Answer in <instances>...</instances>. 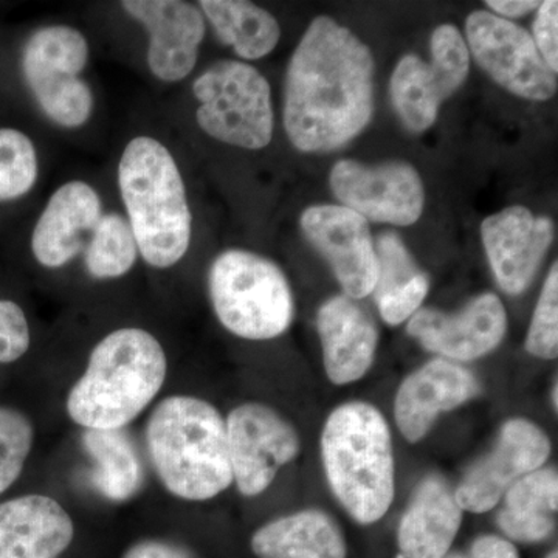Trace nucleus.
I'll return each instance as SVG.
<instances>
[{
	"mask_svg": "<svg viewBox=\"0 0 558 558\" xmlns=\"http://www.w3.org/2000/svg\"><path fill=\"white\" fill-rule=\"evenodd\" d=\"M369 47L330 17L312 21L290 58L286 134L301 153H328L368 126L374 113Z\"/></svg>",
	"mask_w": 558,
	"mask_h": 558,
	"instance_id": "1",
	"label": "nucleus"
},
{
	"mask_svg": "<svg viewBox=\"0 0 558 558\" xmlns=\"http://www.w3.org/2000/svg\"><path fill=\"white\" fill-rule=\"evenodd\" d=\"M167 374V352L153 333L112 330L92 349L86 371L70 389L69 417L86 429H123L153 403Z\"/></svg>",
	"mask_w": 558,
	"mask_h": 558,
	"instance_id": "2",
	"label": "nucleus"
},
{
	"mask_svg": "<svg viewBox=\"0 0 558 558\" xmlns=\"http://www.w3.org/2000/svg\"><path fill=\"white\" fill-rule=\"evenodd\" d=\"M117 179L138 255L153 269L178 266L190 250L193 215L171 150L149 135L130 140Z\"/></svg>",
	"mask_w": 558,
	"mask_h": 558,
	"instance_id": "3",
	"label": "nucleus"
},
{
	"mask_svg": "<svg viewBox=\"0 0 558 558\" xmlns=\"http://www.w3.org/2000/svg\"><path fill=\"white\" fill-rule=\"evenodd\" d=\"M146 450L157 478L185 501H208L233 484L226 418L194 396L157 403L146 424Z\"/></svg>",
	"mask_w": 558,
	"mask_h": 558,
	"instance_id": "4",
	"label": "nucleus"
},
{
	"mask_svg": "<svg viewBox=\"0 0 558 558\" xmlns=\"http://www.w3.org/2000/svg\"><path fill=\"white\" fill-rule=\"evenodd\" d=\"M323 464L333 495L360 524H373L395 499V454L387 418L366 402L333 410L322 436Z\"/></svg>",
	"mask_w": 558,
	"mask_h": 558,
	"instance_id": "5",
	"label": "nucleus"
},
{
	"mask_svg": "<svg viewBox=\"0 0 558 558\" xmlns=\"http://www.w3.org/2000/svg\"><path fill=\"white\" fill-rule=\"evenodd\" d=\"M208 292L220 325L241 339H277L293 322V296L277 264L258 253L231 248L213 260Z\"/></svg>",
	"mask_w": 558,
	"mask_h": 558,
	"instance_id": "6",
	"label": "nucleus"
},
{
	"mask_svg": "<svg viewBox=\"0 0 558 558\" xmlns=\"http://www.w3.org/2000/svg\"><path fill=\"white\" fill-rule=\"evenodd\" d=\"M89 40L70 25H46L28 35L21 49L22 81L47 120L64 130H80L94 113Z\"/></svg>",
	"mask_w": 558,
	"mask_h": 558,
	"instance_id": "7",
	"label": "nucleus"
},
{
	"mask_svg": "<svg viewBox=\"0 0 558 558\" xmlns=\"http://www.w3.org/2000/svg\"><path fill=\"white\" fill-rule=\"evenodd\" d=\"M196 121L208 137L234 148L258 150L274 138L269 81L247 62L220 60L193 83Z\"/></svg>",
	"mask_w": 558,
	"mask_h": 558,
	"instance_id": "8",
	"label": "nucleus"
},
{
	"mask_svg": "<svg viewBox=\"0 0 558 558\" xmlns=\"http://www.w3.org/2000/svg\"><path fill=\"white\" fill-rule=\"evenodd\" d=\"M465 35L480 68L510 94L531 101H548L556 95L557 73L543 61L524 28L478 10L468 17Z\"/></svg>",
	"mask_w": 558,
	"mask_h": 558,
	"instance_id": "9",
	"label": "nucleus"
},
{
	"mask_svg": "<svg viewBox=\"0 0 558 558\" xmlns=\"http://www.w3.org/2000/svg\"><path fill=\"white\" fill-rule=\"evenodd\" d=\"M233 483L244 497H258L279 470L300 453L296 429L263 403H242L226 421Z\"/></svg>",
	"mask_w": 558,
	"mask_h": 558,
	"instance_id": "10",
	"label": "nucleus"
},
{
	"mask_svg": "<svg viewBox=\"0 0 558 558\" xmlns=\"http://www.w3.org/2000/svg\"><path fill=\"white\" fill-rule=\"evenodd\" d=\"M329 183L343 207L366 220L407 227L417 222L424 211V183L405 161L366 167L340 160L330 171Z\"/></svg>",
	"mask_w": 558,
	"mask_h": 558,
	"instance_id": "11",
	"label": "nucleus"
},
{
	"mask_svg": "<svg viewBox=\"0 0 558 558\" xmlns=\"http://www.w3.org/2000/svg\"><path fill=\"white\" fill-rule=\"evenodd\" d=\"M304 236L332 267L347 296L371 295L379 277L368 220L343 205H315L301 216Z\"/></svg>",
	"mask_w": 558,
	"mask_h": 558,
	"instance_id": "12",
	"label": "nucleus"
},
{
	"mask_svg": "<svg viewBox=\"0 0 558 558\" xmlns=\"http://www.w3.org/2000/svg\"><path fill=\"white\" fill-rule=\"evenodd\" d=\"M549 454L550 440L542 428L526 418L506 422L494 449L465 473L454 490L459 508L488 512L517 481L542 469Z\"/></svg>",
	"mask_w": 558,
	"mask_h": 558,
	"instance_id": "13",
	"label": "nucleus"
},
{
	"mask_svg": "<svg viewBox=\"0 0 558 558\" xmlns=\"http://www.w3.org/2000/svg\"><path fill=\"white\" fill-rule=\"evenodd\" d=\"M120 5L148 33L150 73L170 84L190 76L207 32L199 7L182 0H124Z\"/></svg>",
	"mask_w": 558,
	"mask_h": 558,
	"instance_id": "14",
	"label": "nucleus"
},
{
	"mask_svg": "<svg viewBox=\"0 0 558 558\" xmlns=\"http://www.w3.org/2000/svg\"><path fill=\"white\" fill-rule=\"evenodd\" d=\"M106 209L100 193L84 180H70L54 191L32 230L33 259L57 270L84 255Z\"/></svg>",
	"mask_w": 558,
	"mask_h": 558,
	"instance_id": "15",
	"label": "nucleus"
},
{
	"mask_svg": "<svg viewBox=\"0 0 558 558\" xmlns=\"http://www.w3.org/2000/svg\"><path fill=\"white\" fill-rule=\"evenodd\" d=\"M484 248L499 288L520 295L531 284L554 238L553 222L527 208L509 207L481 226Z\"/></svg>",
	"mask_w": 558,
	"mask_h": 558,
	"instance_id": "16",
	"label": "nucleus"
},
{
	"mask_svg": "<svg viewBox=\"0 0 558 558\" xmlns=\"http://www.w3.org/2000/svg\"><path fill=\"white\" fill-rule=\"evenodd\" d=\"M508 315L495 293H484L459 314L422 310L411 317L409 333L422 347L459 362L483 357L505 339Z\"/></svg>",
	"mask_w": 558,
	"mask_h": 558,
	"instance_id": "17",
	"label": "nucleus"
},
{
	"mask_svg": "<svg viewBox=\"0 0 558 558\" xmlns=\"http://www.w3.org/2000/svg\"><path fill=\"white\" fill-rule=\"evenodd\" d=\"M480 391L478 380L469 369L449 360H432L400 385L396 396V424L410 442H418L440 413L464 405Z\"/></svg>",
	"mask_w": 558,
	"mask_h": 558,
	"instance_id": "18",
	"label": "nucleus"
},
{
	"mask_svg": "<svg viewBox=\"0 0 558 558\" xmlns=\"http://www.w3.org/2000/svg\"><path fill=\"white\" fill-rule=\"evenodd\" d=\"M75 524L54 498L17 495L0 501V558H60Z\"/></svg>",
	"mask_w": 558,
	"mask_h": 558,
	"instance_id": "19",
	"label": "nucleus"
},
{
	"mask_svg": "<svg viewBox=\"0 0 558 558\" xmlns=\"http://www.w3.org/2000/svg\"><path fill=\"white\" fill-rule=\"evenodd\" d=\"M317 328L329 380L357 381L376 357L379 333L368 312L347 295L333 296L318 311Z\"/></svg>",
	"mask_w": 558,
	"mask_h": 558,
	"instance_id": "20",
	"label": "nucleus"
},
{
	"mask_svg": "<svg viewBox=\"0 0 558 558\" xmlns=\"http://www.w3.org/2000/svg\"><path fill=\"white\" fill-rule=\"evenodd\" d=\"M462 524V509L446 480L428 476L418 484L400 520V557L442 558Z\"/></svg>",
	"mask_w": 558,
	"mask_h": 558,
	"instance_id": "21",
	"label": "nucleus"
},
{
	"mask_svg": "<svg viewBox=\"0 0 558 558\" xmlns=\"http://www.w3.org/2000/svg\"><path fill=\"white\" fill-rule=\"evenodd\" d=\"M250 546L258 558H347L348 554L337 521L317 509L264 524L253 534Z\"/></svg>",
	"mask_w": 558,
	"mask_h": 558,
	"instance_id": "22",
	"label": "nucleus"
},
{
	"mask_svg": "<svg viewBox=\"0 0 558 558\" xmlns=\"http://www.w3.org/2000/svg\"><path fill=\"white\" fill-rule=\"evenodd\" d=\"M379 277L374 288V300L379 304L381 318L398 326L416 314L429 289L424 274L398 234H381L376 248Z\"/></svg>",
	"mask_w": 558,
	"mask_h": 558,
	"instance_id": "23",
	"label": "nucleus"
},
{
	"mask_svg": "<svg viewBox=\"0 0 558 558\" xmlns=\"http://www.w3.org/2000/svg\"><path fill=\"white\" fill-rule=\"evenodd\" d=\"M557 505V470H534L506 492V508L498 513V526L515 542H543L556 527Z\"/></svg>",
	"mask_w": 558,
	"mask_h": 558,
	"instance_id": "24",
	"label": "nucleus"
},
{
	"mask_svg": "<svg viewBox=\"0 0 558 558\" xmlns=\"http://www.w3.org/2000/svg\"><path fill=\"white\" fill-rule=\"evenodd\" d=\"M202 14L216 36L245 61L267 57L281 38L277 17L245 0H202Z\"/></svg>",
	"mask_w": 558,
	"mask_h": 558,
	"instance_id": "25",
	"label": "nucleus"
},
{
	"mask_svg": "<svg viewBox=\"0 0 558 558\" xmlns=\"http://www.w3.org/2000/svg\"><path fill=\"white\" fill-rule=\"evenodd\" d=\"M391 101L403 126L424 132L438 119L440 102L446 100L432 65L416 54H407L391 76Z\"/></svg>",
	"mask_w": 558,
	"mask_h": 558,
	"instance_id": "26",
	"label": "nucleus"
},
{
	"mask_svg": "<svg viewBox=\"0 0 558 558\" xmlns=\"http://www.w3.org/2000/svg\"><path fill=\"white\" fill-rule=\"evenodd\" d=\"M84 446L95 459V483L101 494L124 501L137 494L142 484V464L131 440L121 429L84 433Z\"/></svg>",
	"mask_w": 558,
	"mask_h": 558,
	"instance_id": "27",
	"label": "nucleus"
},
{
	"mask_svg": "<svg viewBox=\"0 0 558 558\" xmlns=\"http://www.w3.org/2000/svg\"><path fill=\"white\" fill-rule=\"evenodd\" d=\"M137 259V242L126 216L106 211L83 255L87 274L100 281L121 278L130 274Z\"/></svg>",
	"mask_w": 558,
	"mask_h": 558,
	"instance_id": "28",
	"label": "nucleus"
},
{
	"mask_svg": "<svg viewBox=\"0 0 558 558\" xmlns=\"http://www.w3.org/2000/svg\"><path fill=\"white\" fill-rule=\"evenodd\" d=\"M39 179L33 140L17 128L0 126V205L24 199Z\"/></svg>",
	"mask_w": 558,
	"mask_h": 558,
	"instance_id": "29",
	"label": "nucleus"
},
{
	"mask_svg": "<svg viewBox=\"0 0 558 558\" xmlns=\"http://www.w3.org/2000/svg\"><path fill=\"white\" fill-rule=\"evenodd\" d=\"M35 446V425L17 407L0 403V497L21 480Z\"/></svg>",
	"mask_w": 558,
	"mask_h": 558,
	"instance_id": "30",
	"label": "nucleus"
},
{
	"mask_svg": "<svg viewBox=\"0 0 558 558\" xmlns=\"http://www.w3.org/2000/svg\"><path fill=\"white\" fill-rule=\"evenodd\" d=\"M432 65L446 98L454 94L469 75L470 51L461 32L453 25H440L432 36Z\"/></svg>",
	"mask_w": 558,
	"mask_h": 558,
	"instance_id": "31",
	"label": "nucleus"
},
{
	"mask_svg": "<svg viewBox=\"0 0 558 558\" xmlns=\"http://www.w3.org/2000/svg\"><path fill=\"white\" fill-rule=\"evenodd\" d=\"M526 349L535 357L553 360L558 354V269H550L535 307Z\"/></svg>",
	"mask_w": 558,
	"mask_h": 558,
	"instance_id": "32",
	"label": "nucleus"
},
{
	"mask_svg": "<svg viewBox=\"0 0 558 558\" xmlns=\"http://www.w3.org/2000/svg\"><path fill=\"white\" fill-rule=\"evenodd\" d=\"M32 329L24 307L16 300L0 296V366H13L27 355Z\"/></svg>",
	"mask_w": 558,
	"mask_h": 558,
	"instance_id": "33",
	"label": "nucleus"
},
{
	"mask_svg": "<svg viewBox=\"0 0 558 558\" xmlns=\"http://www.w3.org/2000/svg\"><path fill=\"white\" fill-rule=\"evenodd\" d=\"M558 3L556 0H546L539 3L537 20L534 22L535 46L543 61L554 73L558 72Z\"/></svg>",
	"mask_w": 558,
	"mask_h": 558,
	"instance_id": "34",
	"label": "nucleus"
},
{
	"mask_svg": "<svg viewBox=\"0 0 558 558\" xmlns=\"http://www.w3.org/2000/svg\"><path fill=\"white\" fill-rule=\"evenodd\" d=\"M442 558H520L519 549L498 535H481L465 550L447 553Z\"/></svg>",
	"mask_w": 558,
	"mask_h": 558,
	"instance_id": "35",
	"label": "nucleus"
},
{
	"mask_svg": "<svg viewBox=\"0 0 558 558\" xmlns=\"http://www.w3.org/2000/svg\"><path fill=\"white\" fill-rule=\"evenodd\" d=\"M123 558H191L190 554L174 543L160 539H145L135 543L124 553Z\"/></svg>",
	"mask_w": 558,
	"mask_h": 558,
	"instance_id": "36",
	"label": "nucleus"
},
{
	"mask_svg": "<svg viewBox=\"0 0 558 558\" xmlns=\"http://www.w3.org/2000/svg\"><path fill=\"white\" fill-rule=\"evenodd\" d=\"M488 9L495 11L499 17L526 16L531 11L538 10L539 2H527V0H488Z\"/></svg>",
	"mask_w": 558,
	"mask_h": 558,
	"instance_id": "37",
	"label": "nucleus"
},
{
	"mask_svg": "<svg viewBox=\"0 0 558 558\" xmlns=\"http://www.w3.org/2000/svg\"><path fill=\"white\" fill-rule=\"evenodd\" d=\"M546 558H558L557 549L550 550Z\"/></svg>",
	"mask_w": 558,
	"mask_h": 558,
	"instance_id": "38",
	"label": "nucleus"
},
{
	"mask_svg": "<svg viewBox=\"0 0 558 558\" xmlns=\"http://www.w3.org/2000/svg\"><path fill=\"white\" fill-rule=\"evenodd\" d=\"M557 387L554 388V407H556V410H557Z\"/></svg>",
	"mask_w": 558,
	"mask_h": 558,
	"instance_id": "39",
	"label": "nucleus"
}]
</instances>
